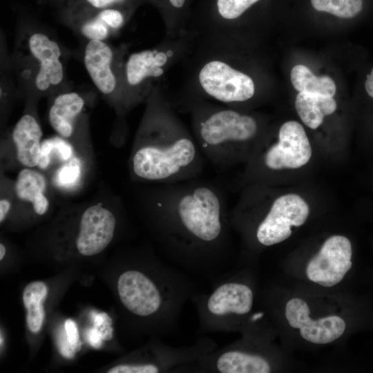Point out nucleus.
I'll use <instances>...</instances> for the list:
<instances>
[{"instance_id": "obj_25", "label": "nucleus", "mask_w": 373, "mask_h": 373, "mask_svg": "<svg viewBox=\"0 0 373 373\" xmlns=\"http://www.w3.org/2000/svg\"><path fill=\"white\" fill-rule=\"evenodd\" d=\"M109 27L97 16L85 22L82 28V34L90 40L103 41L108 35Z\"/></svg>"}, {"instance_id": "obj_7", "label": "nucleus", "mask_w": 373, "mask_h": 373, "mask_svg": "<svg viewBox=\"0 0 373 373\" xmlns=\"http://www.w3.org/2000/svg\"><path fill=\"white\" fill-rule=\"evenodd\" d=\"M198 81L208 96L224 104L248 101L255 93L254 81L248 75L220 60L207 62L199 72Z\"/></svg>"}, {"instance_id": "obj_20", "label": "nucleus", "mask_w": 373, "mask_h": 373, "mask_svg": "<svg viewBox=\"0 0 373 373\" xmlns=\"http://www.w3.org/2000/svg\"><path fill=\"white\" fill-rule=\"evenodd\" d=\"M291 82L299 92L318 93L333 97L336 87L334 80L329 76H316L304 65H296L291 70Z\"/></svg>"}, {"instance_id": "obj_3", "label": "nucleus", "mask_w": 373, "mask_h": 373, "mask_svg": "<svg viewBox=\"0 0 373 373\" xmlns=\"http://www.w3.org/2000/svg\"><path fill=\"white\" fill-rule=\"evenodd\" d=\"M194 278L169 262H157L150 273L140 268L124 270L117 289L130 314L150 322L157 332L169 334L178 326L186 303L199 291Z\"/></svg>"}, {"instance_id": "obj_13", "label": "nucleus", "mask_w": 373, "mask_h": 373, "mask_svg": "<svg viewBox=\"0 0 373 373\" xmlns=\"http://www.w3.org/2000/svg\"><path fill=\"white\" fill-rule=\"evenodd\" d=\"M113 52L103 41L90 40L84 51L86 69L97 89L104 95L113 93L117 80L111 64Z\"/></svg>"}, {"instance_id": "obj_19", "label": "nucleus", "mask_w": 373, "mask_h": 373, "mask_svg": "<svg viewBox=\"0 0 373 373\" xmlns=\"http://www.w3.org/2000/svg\"><path fill=\"white\" fill-rule=\"evenodd\" d=\"M48 295V287L42 281L28 284L23 292V302L26 309V323L29 330L38 333L45 318L44 302Z\"/></svg>"}, {"instance_id": "obj_24", "label": "nucleus", "mask_w": 373, "mask_h": 373, "mask_svg": "<svg viewBox=\"0 0 373 373\" xmlns=\"http://www.w3.org/2000/svg\"><path fill=\"white\" fill-rule=\"evenodd\" d=\"M259 0H218L219 14L225 19H235Z\"/></svg>"}, {"instance_id": "obj_2", "label": "nucleus", "mask_w": 373, "mask_h": 373, "mask_svg": "<svg viewBox=\"0 0 373 373\" xmlns=\"http://www.w3.org/2000/svg\"><path fill=\"white\" fill-rule=\"evenodd\" d=\"M203 167V155L195 137L169 108L154 102L132 148V178L156 184L176 183L199 177Z\"/></svg>"}, {"instance_id": "obj_6", "label": "nucleus", "mask_w": 373, "mask_h": 373, "mask_svg": "<svg viewBox=\"0 0 373 373\" xmlns=\"http://www.w3.org/2000/svg\"><path fill=\"white\" fill-rule=\"evenodd\" d=\"M309 213V206L300 196L290 193L277 198L256 226L257 244L269 247L285 240L291 234V227L303 225Z\"/></svg>"}, {"instance_id": "obj_12", "label": "nucleus", "mask_w": 373, "mask_h": 373, "mask_svg": "<svg viewBox=\"0 0 373 373\" xmlns=\"http://www.w3.org/2000/svg\"><path fill=\"white\" fill-rule=\"evenodd\" d=\"M32 56L39 62V68L35 77V86L41 91L57 86L64 77V68L59 60L61 50L56 41L46 35L36 32L28 41Z\"/></svg>"}, {"instance_id": "obj_32", "label": "nucleus", "mask_w": 373, "mask_h": 373, "mask_svg": "<svg viewBox=\"0 0 373 373\" xmlns=\"http://www.w3.org/2000/svg\"><path fill=\"white\" fill-rule=\"evenodd\" d=\"M12 202L7 198H1L0 200V222H3L7 217L10 209Z\"/></svg>"}, {"instance_id": "obj_29", "label": "nucleus", "mask_w": 373, "mask_h": 373, "mask_svg": "<svg viewBox=\"0 0 373 373\" xmlns=\"http://www.w3.org/2000/svg\"><path fill=\"white\" fill-rule=\"evenodd\" d=\"M64 329L70 344L77 351L79 348V334L76 323L72 319H67L64 323Z\"/></svg>"}, {"instance_id": "obj_15", "label": "nucleus", "mask_w": 373, "mask_h": 373, "mask_svg": "<svg viewBox=\"0 0 373 373\" xmlns=\"http://www.w3.org/2000/svg\"><path fill=\"white\" fill-rule=\"evenodd\" d=\"M46 189L45 176L35 168L24 167L19 172L14 184L16 197L31 204L34 212L39 216L44 215L49 209Z\"/></svg>"}, {"instance_id": "obj_5", "label": "nucleus", "mask_w": 373, "mask_h": 373, "mask_svg": "<svg viewBox=\"0 0 373 373\" xmlns=\"http://www.w3.org/2000/svg\"><path fill=\"white\" fill-rule=\"evenodd\" d=\"M212 284L209 291H199L191 300L198 314V336L237 330L254 305L252 288L237 275L228 273Z\"/></svg>"}, {"instance_id": "obj_26", "label": "nucleus", "mask_w": 373, "mask_h": 373, "mask_svg": "<svg viewBox=\"0 0 373 373\" xmlns=\"http://www.w3.org/2000/svg\"><path fill=\"white\" fill-rule=\"evenodd\" d=\"M109 28H118L124 22L122 14L117 10L105 8L102 10L97 15Z\"/></svg>"}, {"instance_id": "obj_11", "label": "nucleus", "mask_w": 373, "mask_h": 373, "mask_svg": "<svg viewBox=\"0 0 373 373\" xmlns=\"http://www.w3.org/2000/svg\"><path fill=\"white\" fill-rule=\"evenodd\" d=\"M285 316L291 327L300 329L303 338L316 344L332 343L341 337L345 329L344 320L336 315L312 320L307 304L298 298L287 302Z\"/></svg>"}, {"instance_id": "obj_35", "label": "nucleus", "mask_w": 373, "mask_h": 373, "mask_svg": "<svg viewBox=\"0 0 373 373\" xmlns=\"http://www.w3.org/2000/svg\"><path fill=\"white\" fill-rule=\"evenodd\" d=\"M1 338V347L2 343H2V334H1V338Z\"/></svg>"}, {"instance_id": "obj_23", "label": "nucleus", "mask_w": 373, "mask_h": 373, "mask_svg": "<svg viewBox=\"0 0 373 373\" xmlns=\"http://www.w3.org/2000/svg\"><path fill=\"white\" fill-rule=\"evenodd\" d=\"M82 162L77 155L62 163L55 170L52 180L60 189H68L75 186L82 175Z\"/></svg>"}, {"instance_id": "obj_14", "label": "nucleus", "mask_w": 373, "mask_h": 373, "mask_svg": "<svg viewBox=\"0 0 373 373\" xmlns=\"http://www.w3.org/2000/svg\"><path fill=\"white\" fill-rule=\"evenodd\" d=\"M42 130L36 119L23 115L16 123L12 140L18 162L24 167H37L41 155Z\"/></svg>"}, {"instance_id": "obj_28", "label": "nucleus", "mask_w": 373, "mask_h": 373, "mask_svg": "<svg viewBox=\"0 0 373 373\" xmlns=\"http://www.w3.org/2000/svg\"><path fill=\"white\" fill-rule=\"evenodd\" d=\"M57 347L60 354L66 358H73L76 350L70 344L65 329H61L57 335Z\"/></svg>"}, {"instance_id": "obj_16", "label": "nucleus", "mask_w": 373, "mask_h": 373, "mask_svg": "<svg viewBox=\"0 0 373 373\" xmlns=\"http://www.w3.org/2000/svg\"><path fill=\"white\" fill-rule=\"evenodd\" d=\"M84 106V100L75 92L64 93L55 97L49 109L48 119L58 135L65 139L73 135L75 120Z\"/></svg>"}, {"instance_id": "obj_22", "label": "nucleus", "mask_w": 373, "mask_h": 373, "mask_svg": "<svg viewBox=\"0 0 373 373\" xmlns=\"http://www.w3.org/2000/svg\"><path fill=\"white\" fill-rule=\"evenodd\" d=\"M313 8L341 18H352L363 8V0H310Z\"/></svg>"}, {"instance_id": "obj_27", "label": "nucleus", "mask_w": 373, "mask_h": 373, "mask_svg": "<svg viewBox=\"0 0 373 373\" xmlns=\"http://www.w3.org/2000/svg\"><path fill=\"white\" fill-rule=\"evenodd\" d=\"M95 327L100 330L104 339H111L113 336L112 320L106 313H99L93 316Z\"/></svg>"}, {"instance_id": "obj_10", "label": "nucleus", "mask_w": 373, "mask_h": 373, "mask_svg": "<svg viewBox=\"0 0 373 373\" xmlns=\"http://www.w3.org/2000/svg\"><path fill=\"white\" fill-rule=\"evenodd\" d=\"M113 213L99 202L83 212L76 238V247L82 256H91L102 252L111 242L115 231Z\"/></svg>"}, {"instance_id": "obj_33", "label": "nucleus", "mask_w": 373, "mask_h": 373, "mask_svg": "<svg viewBox=\"0 0 373 373\" xmlns=\"http://www.w3.org/2000/svg\"><path fill=\"white\" fill-rule=\"evenodd\" d=\"M365 88L368 95L373 98V68L366 77Z\"/></svg>"}, {"instance_id": "obj_9", "label": "nucleus", "mask_w": 373, "mask_h": 373, "mask_svg": "<svg viewBox=\"0 0 373 373\" xmlns=\"http://www.w3.org/2000/svg\"><path fill=\"white\" fill-rule=\"evenodd\" d=\"M352 245L343 236H332L308 262L307 278L323 287H330L342 280L352 265Z\"/></svg>"}, {"instance_id": "obj_4", "label": "nucleus", "mask_w": 373, "mask_h": 373, "mask_svg": "<svg viewBox=\"0 0 373 373\" xmlns=\"http://www.w3.org/2000/svg\"><path fill=\"white\" fill-rule=\"evenodd\" d=\"M193 128L203 156L216 168L226 169L256 138L258 126L253 117L231 108L200 107L193 113Z\"/></svg>"}, {"instance_id": "obj_30", "label": "nucleus", "mask_w": 373, "mask_h": 373, "mask_svg": "<svg viewBox=\"0 0 373 373\" xmlns=\"http://www.w3.org/2000/svg\"><path fill=\"white\" fill-rule=\"evenodd\" d=\"M86 338L92 347L99 348L102 346L104 336L100 330L94 327L86 331Z\"/></svg>"}, {"instance_id": "obj_1", "label": "nucleus", "mask_w": 373, "mask_h": 373, "mask_svg": "<svg viewBox=\"0 0 373 373\" xmlns=\"http://www.w3.org/2000/svg\"><path fill=\"white\" fill-rule=\"evenodd\" d=\"M150 211L169 263L211 283L229 273V212L216 184L199 177L158 184L151 195Z\"/></svg>"}, {"instance_id": "obj_34", "label": "nucleus", "mask_w": 373, "mask_h": 373, "mask_svg": "<svg viewBox=\"0 0 373 373\" xmlns=\"http://www.w3.org/2000/svg\"><path fill=\"white\" fill-rule=\"evenodd\" d=\"M6 249L5 246L2 243H1L0 244V260H1L4 257L6 254Z\"/></svg>"}, {"instance_id": "obj_17", "label": "nucleus", "mask_w": 373, "mask_h": 373, "mask_svg": "<svg viewBox=\"0 0 373 373\" xmlns=\"http://www.w3.org/2000/svg\"><path fill=\"white\" fill-rule=\"evenodd\" d=\"M168 61L163 51L146 50L131 54L126 65V77L131 86L141 84L146 78L158 77Z\"/></svg>"}, {"instance_id": "obj_8", "label": "nucleus", "mask_w": 373, "mask_h": 373, "mask_svg": "<svg viewBox=\"0 0 373 373\" xmlns=\"http://www.w3.org/2000/svg\"><path fill=\"white\" fill-rule=\"evenodd\" d=\"M311 156L310 143L303 126L296 121H288L280 126L278 142L266 149L262 160L265 168L277 171L300 168Z\"/></svg>"}, {"instance_id": "obj_18", "label": "nucleus", "mask_w": 373, "mask_h": 373, "mask_svg": "<svg viewBox=\"0 0 373 373\" xmlns=\"http://www.w3.org/2000/svg\"><path fill=\"white\" fill-rule=\"evenodd\" d=\"M295 106L303 122L310 128L316 129L322 124L325 116L336 111L337 104L333 97L299 92Z\"/></svg>"}, {"instance_id": "obj_31", "label": "nucleus", "mask_w": 373, "mask_h": 373, "mask_svg": "<svg viewBox=\"0 0 373 373\" xmlns=\"http://www.w3.org/2000/svg\"><path fill=\"white\" fill-rule=\"evenodd\" d=\"M90 6L97 9H105L123 0H85Z\"/></svg>"}, {"instance_id": "obj_21", "label": "nucleus", "mask_w": 373, "mask_h": 373, "mask_svg": "<svg viewBox=\"0 0 373 373\" xmlns=\"http://www.w3.org/2000/svg\"><path fill=\"white\" fill-rule=\"evenodd\" d=\"M67 140L58 135L42 141L37 166L41 171H47L56 163L59 166L76 155L72 144Z\"/></svg>"}]
</instances>
